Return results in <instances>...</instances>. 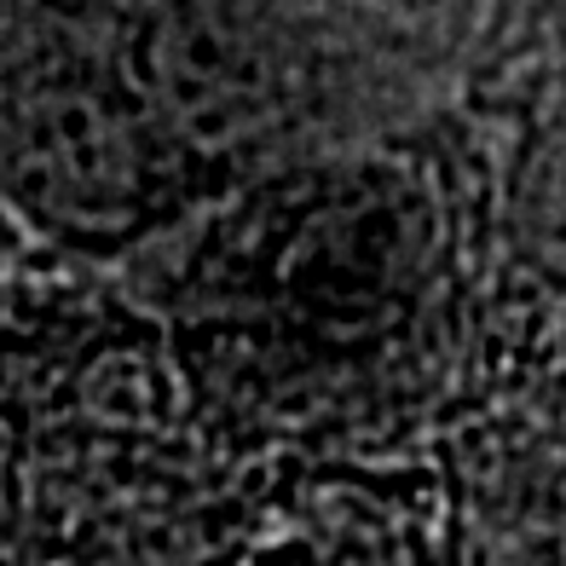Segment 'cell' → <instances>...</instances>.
Returning a JSON list of instances; mask_svg holds the SVG:
<instances>
[{"instance_id":"1","label":"cell","mask_w":566,"mask_h":566,"mask_svg":"<svg viewBox=\"0 0 566 566\" xmlns=\"http://www.w3.org/2000/svg\"><path fill=\"white\" fill-rule=\"evenodd\" d=\"M514 226L532 272L566 295V70L532 105V139L514 179Z\"/></svg>"},{"instance_id":"2","label":"cell","mask_w":566,"mask_h":566,"mask_svg":"<svg viewBox=\"0 0 566 566\" xmlns=\"http://www.w3.org/2000/svg\"><path fill=\"white\" fill-rule=\"evenodd\" d=\"M555 503H560V521H566V457H560V469H555Z\"/></svg>"}]
</instances>
